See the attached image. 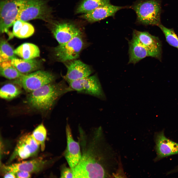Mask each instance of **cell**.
Returning <instances> with one entry per match:
<instances>
[{"instance_id": "1", "label": "cell", "mask_w": 178, "mask_h": 178, "mask_svg": "<svg viewBox=\"0 0 178 178\" xmlns=\"http://www.w3.org/2000/svg\"><path fill=\"white\" fill-rule=\"evenodd\" d=\"M81 157L72 170L74 178H109L120 170L117 155L107 142L101 127L87 131L78 128Z\"/></svg>"}, {"instance_id": "2", "label": "cell", "mask_w": 178, "mask_h": 178, "mask_svg": "<svg viewBox=\"0 0 178 178\" xmlns=\"http://www.w3.org/2000/svg\"><path fill=\"white\" fill-rule=\"evenodd\" d=\"M71 91L63 82H53L45 85L30 93L27 98L29 105L37 110H49L62 95Z\"/></svg>"}, {"instance_id": "3", "label": "cell", "mask_w": 178, "mask_h": 178, "mask_svg": "<svg viewBox=\"0 0 178 178\" xmlns=\"http://www.w3.org/2000/svg\"><path fill=\"white\" fill-rule=\"evenodd\" d=\"M160 0H138L131 6L137 15L136 22L145 25L160 24Z\"/></svg>"}, {"instance_id": "4", "label": "cell", "mask_w": 178, "mask_h": 178, "mask_svg": "<svg viewBox=\"0 0 178 178\" xmlns=\"http://www.w3.org/2000/svg\"><path fill=\"white\" fill-rule=\"evenodd\" d=\"M52 10L44 0H25L16 20L24 21L39 19L49 22Z\"/></svg>"}, {"instance_id": "5", "label": "cell", "mask_w": 178, "mask_h": 178, "mask_svg": "<svg viewBox=\"0 0 178 178\" xmlns=\"http://www.w3.org/2000/svg\"><path fill=\"white\" fill-rule=\"evenodd\" d=\"M25 0H1L0 3V32L12 36L9 28L13 25Z\"/></svg>"}, {"instance_id": "6", "label": "cell", "mask_w": 178, "mask_h": 178, "mask_svg": "<svg viewBox=\"0 0 178 178\" xmlns=\"http://www.w3.org/2000/svg\"><path fill=\"white\" fill-rule=\"evenodd\" d=\"M55 78L51 73L39 70L24 74L21 77L16 79L14 82L22 87L26 92L30 93L53 82Z\"/></svg>"}, {"instance_id": "7", "label": "cell", "mask_w": 178, "mask_h": 178, "mask_svg": "<svg viewBox=\"0 0 178 178\" xmlns=\"http://www.w3.org/2000/svg\"><path fill=\"white\" fill-rule=\"evenodd\" d=\"M71 90L88 94L103 99L106 97L99 80L96 75L68 82Z\"/></svg>"}, {"instance_id": "8", "label": "cell", "mask_w": 178, "mask_h": 178, "mask_svg": "<svg viewBox=\"0 0 178 178\" xmlns=\"http://www.w3.org/2000/svg\"><path fill=\"white\" fill-rule=\"evenodd\" d=\"M81 35L69 41L59 45L54 48L53 51L56 59L61 62L73 60L79 56L84 45Z\"/></svg>"}, {"instance_id": "9", "label": "cell", "mask_w": 178, "mask_h": 178, "mask_svg": "<svg viewBox=\"0 0 178 178\" xmlns=\"http://www.w3.org/2000/svg\"><path fill=\"white\" fill-rule=\"evenodd\" d=\"M39 147L31 134L23 135L19 139L9 161L15 159H24L35 156L38 152Z\"/></svg>"}, {"instance_id": "10", "label": "cell", "mask_w": 178, "mask_h": 178, "mask_svg": "<svg viewBox=\"0 0 178 178\" xmlns=\"http://www.w3.org/2000/svg\"><path fill=\"white\" fill-rule=\"evenodd\" d=\"M67 146L63 155L69 167L73 170L76 166L81 157L79 142L75 141L73 136L71 129L67 123L66 127Z\"/></svg>"}, {"instance_id": "11", "label": "cell", "mask_w": 178, "mask_h": 178, "mask_svg": "<svg viewBox=\"0 0 178 178\" xmlns=\"http://www.w3.org/2000/svg\"><path fill=\"white\" fill-rule=\"evenodd\" d=\"M133 38L146 48L154 57L160 60L161 55V44L158 38L146 31H133Z\"/></svg>"}, {"instance_id": "12", "label": "cell", "mask_w": 178, "mask_h": 178, "mask_svg": "<svg viewBox=\"0 0 178 178\" xmlns=\"http://www.w3.org/2000/svg\"><path fill=\"white\" fill-rule=\"evenodd\" d=\"M51 31L59 44L66 43L81 34L80 30L75 25L67 22L54 23Z\"/></svg>"}, {"instance_id": "13", "label": "cell", "mask_w": 178, "mask_h": 178, "mask_svg": "<svg viewBox=\"0 0 178 178\" xmlns=\"http://www.w3.org/2000/svg\"><path fill=\"white\" fill-rule=\"evenodd\" d=\"M155 141L157 156L155 160L178 153V143L166 137L164 131L156 134Z\"/></svg>"}, {"instance_id": "14", "label": "cell", "mask_w": 178, "mask_h": 178, "mask_svg": "<svg viewBox=\"0 0 178 178\" xmlns=\"http://www.w3.org/2000/svg\"><path fill=\"white\" fill-rule=\"evenodd\" d=\"M47 162V161L42 158H36L9 165H3L2 168L5 172H12L15 174L18 171H21L30 173H36L42 170Z\"/></svg>"}, {"instance_id": "15", "label": "cell", "mask_w": 178, "mask_h": 178, "mask_svg": "<svg viewBox=\"0 0 178 178\" xmlns=\"http://www.w3.org/2000/svg\"><path fill=\"white\" fill-rule=\"evenodd\" d=\"M125 8L126 7L114 5L110 3L84 13L81 16V17L89 22H95L108 17L114 16L118 11Z\"/></svg>"}, {"instance_id": "16", "label": "cell", "mask_w": 178, "mask_h": 178, "mask_svg": "<svg viewBox=\"0 0 178 178\" xmlns=\"http://www.w3.org/2000/svg\"><path fill=\"white\" fill-rule=\"evenodd\" d=\"M65 79L68 82L88 77L92 71L89 66L79 60H74L67 66Z\"/></svg>"}, {"instance_id": "17", "label": "cell", "mask_w": 178, "mask_h": 178, "mask_svg": "<svg viewBox=\"0 0 178 178\" xmlns=\"http://www.w3.org/2000/svg\"><path fill=\"white\" fill-rule=\"evenodd\" d=\"M128 63L135 64L148 56L154 57L153 54L134 38L129 41Z\"/></svg>"}, {"instance_id": "18", "label": "cell", "mask_w": 178, "mask_h": 178, "mask_svg": "<svg viewBox=\"0 0 178 178\" xmlns=\"http://www.w3.org/2000/svg\"><path fill=\"white\" fill-rule=\"evenodd\" d=\"M15 54L23 59H34L40 56V51L36 45L31 43L23 44L14 50Z\"/></svg>"}, {"instance_id": "19", "label": "cell", "mask_w": 178, "mask_h": 178, "mask_svg": "<svg viewBox=\"0 0 178 178\" xmlns=\"http://www.w3.org/2000/svg\"><path fill=\"white\" fill-rule=\"evenodd\" d=\"M13 64L21 73L26 74L38 69L40 65V62L34 59L25 60L16 58L11 60Z\"/></svg>"}, {"instance_id": "20", "label": "cell", "mask_w": 178, "mask_h": 178, "mask_svg": "<svg viewBox=\"0 0 178 178\" xmlns=\"http://www.w3.org/2000/svg\"><path fill=\"white\" fill-rule=\"evenodd\" d=\"M13 26L12 34L18 38H28L32 36L34 31L33 26L25 21L16 20L14 22Z\"/></svg>"}, {"instance_id": "21", "label": "cell", "mask_w": 178, "mask_h": 178, "mask_svg": "<svg viewBox=\"0 0 178 178\" xmlns=\"http://www.w3.org/2000/svg\"><path fill=\"white\" fill-rule=\"evenodd\" d=\"M0 73L2 76L9 79H17L24 74L17 69L12 64L11 60L0 63Z\"/></svg>"}, {"instance_id": "22", "label": "cell", "mask_w": 178, "mask_h": 178, "mask_svg": "<svg viewBox=\"0 0 178 178\" xmlns=\"http://www.w3.org/2000/svg\"><path fill=\"white\" fill-rule=\"evenodd\" d=\"M110 0H83L78 6L76 13H85L102 6L110 3Z\"/></svg>"}, {"instance_id": "23", "label": "cell", "mask_w": 178, "mask_h": 178, "mask_svg": "<svg viewBox=\"0 0 178 178\" xmlns=\"http://www.w3.org/2000/svg\"><path fill=\"white\" fill-rule=\"evenodd\" d=\"M16 84L8 83L3 85L0 89V97L6 100H10L20 94L22 92L21 89Z\"/></svg>"}, {"instance_id": "24", "label": "cell", "mask_w": 178, "mask_h": 178, "mask_svg": "<svg viewBox=\"0 0 178 178\" xmlns=\"http://www.w3.org/2000/svg\"><path fill=\"white\" fill-rule=\"evenodd\" d=\"M14 50L5 40L2 39L0 41V61L11 60L16 58Z\"/></svg>"}, {"instance_id": "25", "label": "cell", "mask_w": 178, "mask_h": 178, "mask_svg": "<svg viewBox=\"0 0 178 178\" xmlns=\"http://www.w3.org/2000/svg\"><path fill=\"white\" fill-rule=\"evenodd\" d=\"M31 135L33 139L40 146L41 150L44 151L45 148L46 131L43 124L41 123L38 126L34 129Z\"/></svg>"}, {"instance_id": "26", "label": "cell", "mask_w": 178, "mask_h": 178, "mask_svg": "<svg viewBox=\"0 0 178 178\" xmlns=\"http://www.w3.org/2000/svg\"><path fill=\"white\" fill-rule=\"evenodd\" d=\"M158 26L164 33L168 44L178 49V37L174 29L167 28L161 24Z\"/></svg>"}, {"instance_id": "27", "label": "cell", "mask_w": 178, "mask_h": 178, "mask_svg": "<svg viewBox=\"0 0 178 178\" xmlns=\"http://www.w3.org/2000/svg\"><path fill=\"white\" fill-rule=\"evenodd\" d=\"M61 178H74L72 170L69 167H67L66 163L61 165L60 167Z\"/></svg>"}, {"instance_id": "28", "label": "cell", "mask_w": 178, "mask_h": 178, "mask_svg": "<svg viewBox=\"0 0 178 178\" xmlns=\"http://www.w3.org/2000/svg\"><path fill=\"white\" fill-rule=\"evenodd\" d=\"M16 178H30V173L27 172L21 171H18L15 173Z\"/></svg>"}, {"instance_id": "29", "label": "cell", "mask_w": 178, "mask_h": 178, "mask_svg": "<svg viewBox=\"0 0 178 178\" xmlns=\"http://www.w3.org/2000/svg\"><path fill=\"white\" fill-rule=\"evenodd\" d=\"M6 173L3 176L4 178H16L15 174L13 172L7 171L5 172Z\"/></svg>"}, {"instance_id": "30", "label": "cell", "mask_w": 178, "mask_h": 178, "mask_svg": "<svg viewBox=\"0 0 178 178\" xmlns=\"http://www.w3.org/2000/svg\"><path fill=\"white\" fill-rule=\"evenodd\" d=\"M178 171V166L176 168L174 169V170L171 171L169 172V173H168V174H170L173 173L175 172H177Z\"/></svg>"}]
</instances>
